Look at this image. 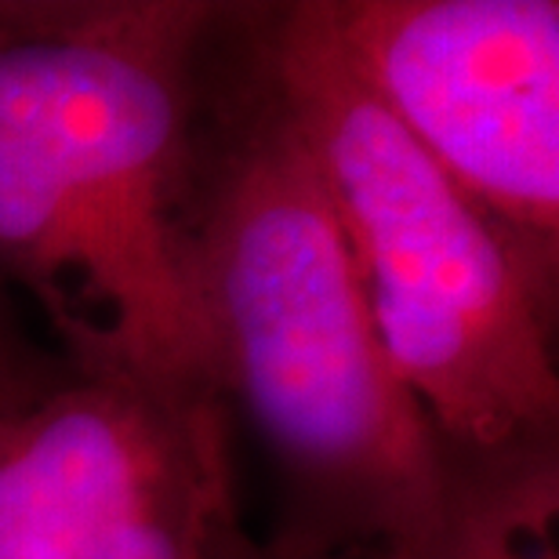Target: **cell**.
Listing matches in <instances>:
<instances>
[{"mask_svg": "<svg viewBox=\"0 0 559 559\" xmlns=\"http://www.w3.org/2000/svg\"><path fill=\"white\" fill-rule=\"evenodd\" d=\"M254 8L222 4L200 62L178 270L222 396L240 400L284 479L273 542L429 559L447 462L382 349Z\"/></svg>", "mask_w": 559, "mask_h": 559, "instance_id": "cell-1", "label": "cell"}, {"mask_svg": "<svg viewBox=\"0 0 559 559\" xmlns=\"http://www.w3.org/2000/svg\"><path fill=\"white\" fill-rule=\"evenodd\" d=\"M254 19L382 349L443 462L556 447V276L385 114L342 55L323 0L259 4Z\"/></svg>", "mask_w": 559, "mask_h": 559, "instance_id": "cell-2", "label": "cell"}, {"mask_svg": "<svg viewBox=\"0 0 559 559\" xmlns=\"http://www.w3.org/2000/svg\"><path fill=\"white\" fill-rule=\"evenodd\" d=\"M218 15L222 4L204 0H0V117L51 167L175 349L215 389L178 270V218L200 62Z\"/></svg>", "mask_w": 559, "mask_h": 559, "instance_id": "cell-3", "label": "cell"}, {"mask_svg": "<svg viewBox=\"0 0 559 559\" xmlns=\"http://www.w3.org/2000/svg\"><path fill=\"white\" fill-rule=\"evenodd\" d=\"M237 527L215 389L70 371L0 429V559H211Z\"/></svg>", "mask_w": 559, "mask_h": 559, "instance_id": "cell-4", "label": "cell"}, {"mask_svg": "<svg viewBox=\"0 0 559 559\" xmlns=\"http://www.w3.org/2000/svg\"><path fill=\"white\" fill-rule=\"evenodd\" d=\"M323 15L407 139L556 276V0H323Z\"/></svg>", "mask_w": 559, "mask_h": 559, "instance_id": "cell-5", "label": "cell"}, {"mask_svg": "<svg viewBox=\"0 0 559 559\" xmlns=\"http://www.w3.org/2000/svg\"><path fill=\"white\" fill-rule=\"evenodd\" d=\"M0 280L37 301L73 371H135L156 382L215 389L186 364L135 280L66 197L51 167L4 117Z\"/></svg>", "mask_w": 559, "mask_h": 559, "instance_id": "cell-6", "label": "cell"}, {"mask_svg": "<svg viewBox=\"0 0 559 559\" xmlns=\"http://www.w3.org/2000/svg\"><path fill=\"white\" fill-rule=\"evenodd\" d=\"M429 559H559V443L447 465L443 527Z\"/></svg>", "mask_w": 559, "mask_h": 559, "instance_id": "cell-7", "label": "cell"}, {"mask_svg": "<svg viewBox=\"0 0 559 559\" xmlns=\"http://www.w3.org/2000/svg\"><path fill=\"white\" fill-rule=\"evenodd\" d=\"M211 559H338V556H309V552L284 549V545H276V542H254L243 534V527H237L222 538V545L211 552Z\"/></svg>", "mask_w": 559, "mask_h": 559, "instance_id": "cell-8", "label": "cell"}, {"mask_svg": "<svg viewBox=\"0 0 559 559\" xmlns=\"http://www.w3.org/2000/svg\"><path fill=\"white\" fill-rule=\"evenodd\" d=\"M8 421H11V418H0V429H4V425H8Z\"/></svg>", "mask_w": 559, "mask_h": 559, "instance_id": "cell-9", "label": "cell"}]
</instances>
